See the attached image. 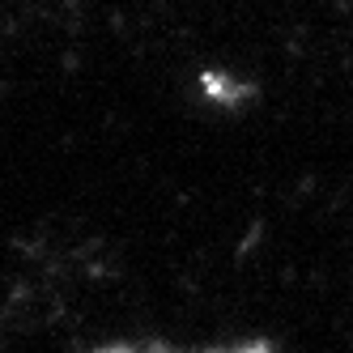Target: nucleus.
<instances>
[{"label":"nucleus","instance_id":"1","mask_svg":"<svg viewBox=\"0 0 353 353\" xmlns=\"http://www.w3.org/2000/svg\"><path fill=\"white\" fill-rule=\"evenodd\" d=\"M200 94H205L213 107H225V111H234V107H243V103L256 98V90H251L247 81L230 77V72H217V68L200 72Z\"/></svg>","mask_w":353,"mask_h":353},{"label":"nucleus","instance_id":"2","mask_svg":"<svg viewBox=\"0 0 353 353\" xmlns=\"http://www.w3.org/2000/svg\"><path fill=\"white\" fill-rule=\"evenodd\" d=\"M141 353H276L272 341H247V345H225V349H166V345H141Z\"/></svg>","mask_w":353,"mask_h":353}]
</instances>
